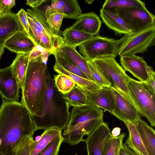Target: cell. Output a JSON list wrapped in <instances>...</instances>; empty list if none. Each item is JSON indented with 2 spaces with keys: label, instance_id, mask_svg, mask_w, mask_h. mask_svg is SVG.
Here are the masks:
<instances>
[{
  "label": "cell",
  "instance_id": "obj_9",
  "mask_svg": "<svg viewBox=\"0 0 155 155\" xmlns=\"http://www.w3.org/2000/svg\"><path fill=\"white\" fill-rule=\"evenodd\" d=\"M113 9L132 32L139 31L155 25V16L147 9L146 6Z\"/></svg>",
  "mask_w": 155,
  "mask_h": 155
},
{
  "label": "cell",
  "instance_id": "obj_7",
  "mask_svg": "<svg viewBox=\"0 0 155 155\" xmlns=\"http://www.w3.org/2000/svg\"><path fill=\"white\" fill-rule=\"evenodd\" d=\"M122 41V38L116 40L97 35L78 47L80 53L88 61L108 57L115 58L118 55L119 46Z\"/></svg>",
  "mask_w": 155,
  "mask_h": 155
},
{
  "label": "cell",
  "instance_id": "obj_28",
  "mask_svg": "<svg viewBox=\"0 0 155 155\" xmlns=\"http://www.w3.org/2000/svg\"><path fill=\"white\" fill-rule=\"evenodd\" d=\"M62 35L64 44L75 48L94 36L84 32L72 29L71 26L64 30Z\"/></svg>",
  "mask_w": 155,
  "mask_h": 155
},
{
  "label": "cell",
  "instance_id": "obj_45",
  "mask_svg": "<svg viewBox=\"0 0 155 155\" xmlns=\"http://www.w3.org/2000/svg\"><path fill=\"white\" fill-rule=\"evenodd\" d=\"M5 47L4 46H0V61L1 56L4 53L5 50Z\"/></svg>",
  "mask_w": 155,
  "mask_h": 155
},
{
  "label": "cell",
  "instance_id": "obj_4",
  "mask_svg": "<svg viewBox=\"0 0 155 155\" xmlns=\"http://www.w3.org/2000/svg\"><path fill=\"white\" fill-rule=\"evenodd\" d=\"M102 109L92 105L73 107L70 120L61 135L63 142L75 145L84 141L83 137L90 134L103 122Z\"/></svg>",
  "mask_w": 155,
  "mask_h": 155
},
{
  "label": "cell",
  "instance_id": "obj_19",
  "mask_svg": "<svg viewBox=\"0 0 155 155\" xmlns=\"http://www.w3.org/2000/svg\"><path fill=\"white\" fill-rule=\"evenodd\" d=\"M22 29L15 13L0 16V46L18 31Z\"/></svg>",
  "mask_w": 155,
  "mask_h": 155
},
{
  "label": "cell",
  "instance_id": "obj_20",
  "mask_svg": "<svg viewBox=\"0 0 155 155\" xmlns=\"http://www.w3.org/2000/svg\"><path fill=\"white\" fill-rule=\"evenodd\" d=\"M26 14L47 35L60 47L64 44L61 36L56 35L53 32L46 19L45 13L38 8L28 9Z\"/></svg>",
  "mask_w": 155,
  "mask_h": 155
},
{
  "label": "cell",
  "instance_id": "obj_21",
  "mask_svg": "<svg viewBox=\"0 0 155 155\" xmlns=\"http://www.w3.org/2000/svg\"><path fill=\"white\" fill-rule=\"evenodd\" d=\"M57 50L60 53L68 58L79 68L89 80L95 82L89 69L87 60L78 52L75 47L63 44Z\"/></svg>",
  "mask_w": 155,
  "mask_h": 155
},
{
  "label": "cell",
  "instance_id": "obj_8",
  "mask_svg": "<svg viewBox=\"0 0 155 155\" xmlns=\"http://www.w3.org/2000/svg\"><path fill=\"white\" fill-rule=\"evenodd\" d=\"M128 86L137 104L141 115L145 117L150 125L155 126V93L150 90L144 82L129 77Z\"/></svg>",
  "mask_w": 155,
  "mask_h": 155
},
{
  "label": "cell",
  "instance_id": "obj_36",
  "mask_svg": "<svg viewBox=\"0 0 155 155\" xmlns=\"http://www.w3.org/2000/svg\"><path fill=\"white\" fill-rule=\"evenodd\" d=\"M63 140L62 135L58 136L51 141L38 155H58Z\"/></svg>",
  "mask_w": 155,
  "mask_h": 155
},
{
  "label": "cell",
  "instance_id": "obj_27",
  "mask_svg": "<svg viewBox=\"0 0 155 155\" xmlns=\"http://www.w3.org/2000/svg\"><path fill=\"white\" fill-rule=\"evenodd\" d=\"M62 131L56 128L45 130L38 141L33 140L30 155H38L51 141L61 135Z\"/></svg>",
  "mask_w": 155,
  "mask_h": 155
},
{
  "label": "cell",
  "instance_id": "obj_41",
  "mask_svg": "<svg viewBox=\"0 0 155 155\" xmlns=\"http://www.w3.org/2000/svg\"><path fill=\"white\" fill-rule=\"evenodd\" d=\"M47 2L46 0H27L26 4L32 8H38L42 4Z\"/></svg>",
  "mask_w": 155,
  "mask_h": 155
},
{
  "label": "cell",
  "instance_id": "obj_32",
  "mask_svg": "<svg viewBox=\"0 0 155 155\" xmlns=\"http://www.w3.org/2000/svg\"><path fill=\"white\" fill-rule=\"evenodd\" d=\"M134 6L145 7L146 5L144 2L140 0H106L102 8L108 9Z\"/></svg>",
  "mask_w": 155,
  "mask_h": 155
},
{
  "label": "cell",
  "instance_id": "obj_17",
  "mask_svg": "<svg viewBox=\"0 0 155 155\" xmlns=\"http://www.w3.org/2000/svg\"><path fill=\"white\" fill-rule=\"evenodd\" d=\"M101 24V21L98 15L94 12H90L82 14L71 27L95 36L98 35Z\"/></svg>",
  "mask_w": 155,
  "mask_h": 155
},
{
  "label": "cell",
  "instance_id": "obj_13",
  "mask_svg": "<svg viewBox=\"0 0 155 155\" xmlns=\"http://www.w3.org/2000/svg\"><path fill=\"white\" fill-rule=\"evenodd\" d=\"M114 90L115 103L112 114L124 122L129 121L135 124L140 118V114L135 107L120 93L116 90Z\"/></svg>",
  "mask_w": 155,
  "mask_h": 155
},
{
  "label": "cell",
  "instance_id": "obj_34",
  "mask_svg": "<svg viewBox=\"0 0 155 155\" xmlns=\"http://www.w3.org/2000/svg\"><path fill=\"white\" fill-rule=\"evenodd\" d=\"M87 64L95 82L101 87H111V84L101 70L92 61L87 60Z\"/></svg>",
  "mask_w": 155,
  "mask_h": 155
},
{
  "label": "cell",
  "instance_id": "obj_14",
  "mask_svg": "<svg viewBox=\"0 0 155 155\" xmlns=\"http://www.w3.org/2000/svg\"><path fill=\"white\" fill-rule=\"evenodd\" d=\"M84 90L90 105L103 109L112 114L115 103L113 89L110 87H104L91 92Z\"/></svg>",
  "mask_w": 155,
  "mask_h": 155
},
{
  "label": "cell",
  "instance_id": "obj_3",
  "mask_svg": "<svg viewBox=\"0 0 155 155\" xmlns=\"http://www.w3.org/2000/svg\"><path fill=\"white\" fill-rule=\"evenodd\" d=\"M45 105L41 117L31 116L36 130L56 128L62 131L69 122V106L59 91L48 71Z\"/></svg>",
  "mask_w": 155,
  "mask_h": 155
},
{
  "label": "cell",
  "instance_id": "obj_10",
  "mask_svg": "<svg viewBox=\"0 0 155 155\" xmlns=\"http://www.w3.org/2000/svg\"><path fill=\"white\" fill-rule=\"evenodd\" d=\"M112 136L107 123L102 122L84 139L87 155H105L106 144Z\"/></svg>",
  "mask_w": 155,
  "mask_h": 155
},
{
  "label": "cell",
  "instance_id": "obj_43",
  "mask_svg": "<svg viewBox=\"0 0 155 155\" xmlns=\"http://www.w3.org/2000/svg\"><path fill=\"white\" fill-rule=\"evenodd\" d=\"M123 146L127 155H137L132 150L127 147L124 143H123Z\"/></svg>",
  "mask_w": 155,
  "mask_h": 155
},
{
  "label": "cell",
  "instance_id": "obj_5",
  "mask_svg": "<svg viewBox=\"0 0 155 155\" xmlns=\"http://www.w3.org/2000/svg\"><path fill=\"white\" fill-rule=\"evenodd\" d=\"M110 82V87L120 93L139 111V108L130 92L127 82L130 77L113 57H106L92 61Z\"/></svg>",
  "mask_w": 155,
  "mask_h": 155
},
{
  "label": "cell",
  "instance_id": "obj_38",
  "mask_svg": "<svg viewBox=\"0 0 155 155\" xmlns=\"http://www.w3.org/2000/svg\"><path fill=\"white\" fill-rule=\"evenodd\" d=\"M15 5V0H0V16L14 13L12 9Z\"/></svg>",
  "mask_w": 155,
  "mask_h": 155
},
{
  "label": "cell",
  "instance_id": "obj_49",
  "mask_svg": "<svg viewBox=\"0 0 155 155\" xmlns=\"http://www.w3.org/2000/svg\"><path fill=\"white\" fill-rule=\"evenodd\" d=\"M1 140L0 139V145H1Z\"/></svg>",
  "mask_w": 155,
  "mask_h": 155
},
{
  "label": "cell",
  "instance_id": "obj_30",
  "mask_svg": "<svg viewBox=\"0 0 155 155\" xmlns=\"http://www.w3.org/2000/svg\"><path fill=\"white\" fill-rule=\"evenodd\" d=\"M45 15L46 21L54 33L58 36L63 35V32L60 30V28L65 15L55 10L51 6L47 8Z\"/></svg>",
  "mask_w": 155,
  "mask_h": 155
},
{
  "label": "cell",
  "instance_id": "obj_35",
  "mask_svg": "<svg viewBox=\"0 0 155 155\" xmlns=\"http://www.w3.org/2000/svg\"><path fill=\"white\" fill-rule=\"evenodd\" d=\"M125 136V133H122L117 137L112 135L106 144L105 155H116L120 150Z\"/></svg>",
  "mask_w": 155,
  "mask_h": 155
},
{
  "label": "cell",
  "instance_id": "obj_11",
  "mask_svg": "<svg viewBox=\"0 0 155 155\" xmlns=\"http://www.w3.org/2000/svg\"><path fill=\"white\" fill-rule=\"evenodd\" d=\"M120 57V64L125 71L129 72L140 81H147L154 71L152 67L147 64L143 57L127 55Z\"/></svg>",
  "mask_w": 155,
  "mask_h": 155
},
{
  "label": "cell",
  "instance_id": "obj_29",
  "mask_svg": "<svg viewBox=\"0 0 155 155\" xmlns=\"http://www.w3.org/2000/svg\"><path fill=\"white\" fill-rule=\"evenodd\" d=\"M63 97L69 107H80L90 105L86 92L83 89L77 85Z\"/></svg>",
  "mask_w": 155,
  "mask_h": 155
},
{
  "label": "cell",
  "instance_id": "obj_24",
  "mask_svg": "<svg viewBox=\"0 0 155 155\" xmlns=\"http://www.w3.org/2000/svg\"><path fill=\"white\" fill-rule=\"evenodd\" d=\"M124 123L129 133L124 144L137 155H149L135 124L129 121Z\"/></svg>",
  "mask_w": 155,
  "mask_h": 155
},
{
  "label": "cell",
  "instance_id": "obj_6",
  "mask_svg": "<svg viewBox=\"0 0 155 155\" xmlns=\"http://www.w3.org/2000/svg\"><path fill=\"white\" fill-rule=\"evenodd\" d=\"M123 41L118 49V55L143 54L155 45V25L136 32H131L122 37Z\"/></svg>",
  "mask_w": 155,
  "mask_h": 155
},
{
  "label": "cell",
  "instance_id": "obj_26",
  "mask_svg": "<svg viewBox=\"0 0 155 155\" xmlns=\"http://www.w3.org/2000/svg\"><path fill=\"white\" fill-rule=\"evenodd\" d=\"M54 69L56 72L59 74L68 76L74 81L77 85L88 91H95L102 88L94 82L67 71L56 62L54 66Z\"/></svg>",
  "mask_w": 155,
  "mask_h": 155
},
{
  "label": "cell",
  "instance_id": "obj_12",
  "mask_svg": "<svg viewBox=\"0 0 155 155\" xmlns=\"http://www.w3.org/2000/svg\"><path fill=\"white\" fill-rule=\"evenodd\" d=\"M20 88L10 66L0 69V94L2 99L12 102H18Z\"/></svg>",
  "mask_w": 155,
  "mask_h": 155
},
{
  "label": "cell",
  "instance_id": "obj_47",
  "mask_svg": "<svg viewBox=\"0 0 155 155\" xmlns=\"http://www.w3.org/2000/svg\"><path fill=\"white\" fill-rule=\"evenodd\" d=\"M0 155H4L3 153L0 151Z\"/></svg>",
  "mask_w": 155,
  "mask_h": 155
},
{
  "label": "cell",
  "instance_id": "obj_18",
  "mask_svg": "<svg viewBox=\"0 0 155 155\" xmlns=\"http://www.w3.org/2000/svg\"><path fill=\"white\" fill-rule=\"evenodd\" d=\"M100 16L107 27L118 34H127L131 30L114 9H100Z\"/></svg>",
  "mask_w": 155,
  "mask_h": 155
},
{
  "label": "cell",
  "instance_id": "obj_40",
  "mask_svg": "<svg viewBox=\"0 0 155 155\" xmlns=\"http://www.w3.org/2000/svg\"><path fill=\"white\" fill-rule=\"evenodd\" d=\"M144 82L148 88L155 93V72L154 71L151 73L148 80Z\"/></svg>",
  "mask_w": 155,
  "mask_h": 155
},
{
  "label": "cell",
  "instance_id": "obj_46",
  "mask_svg": "<svg viewBox=\"0 0 155 155\" xmlns=\"http://www.w3.org/2000/svg\"><path fill=\"white\" fill-rule=\"evenodd\" d=\"M85 2L88 4H91L93 3L94 0H87L85 1Z\"/></svg>",
  "mask_w": 155,
  "mask_h": 155
},
{
  "label": "cell",
  "instance_id": "obj_25",
  "mask_svg": "<svg viewBox=\"0 0 155 155\" xmlns=\"http://www.w3.org/2000/svg\"><path fill=\"white\" fill-rule=\"evenodd\" d=\"M31 52L17 54L10 65L20 89L22 88L24 81Z\"/></svg>",
  "mask_w": 155,
  "mask_h": 155
},
{
  "label": "cell",
  "instance_id": "obj_2",
  "mask_svg": "<svg viewBox=\"0 0 155 155\" xmlns=\"http://www.w3.org/2000/svg\"><path fill=\"white\" fill-rule=\"evenodd\" d=\"M48 70L43 54L29 58L20 102L31 116L41 117L45 103Z\"/></svg>",
  "mask_w": 155,
  "mask_h": 155
},
{
  "label": "cell",
  "instance_id": "obj_23",
  "mask_svg": "<svg viewBox=\"0 0 155 155\" xmlns=\"http://www.w3.org/2000/svg\"><path fill=\"white\" fill-rule=\"evenodd\" d=\"M149 155H155V132L140 118L134 124Z\"/></svg>",
  "mask_w": 155,
  "mask_h": 155
},
{
  "label": "cell",
  "instance_id": "obj_37",
  "mask_svg": "<svg viewBox=\"0 0 155 155\" xmlns=\"http://www.w3.org/2000/svg\"><path fill=\"white\" fill-rule=\"evenodd\" d=\"M16 14L22 29L31 38L29 31V25L26 11L23 8H21Z\"/></svg>",
  "mask_w": 155,
  "mask_h": 155
},
{
  "label": "cell",
  "instance_id": "obj_33",
  "mask_svg": "<svg viewBox=\"0 0 155 155\" xmlns=\"http://www.w3.org/2000/svg\"><path fill=\"white\" fill-rule=\"evenodd\" d=\"M53 79L58 91L63 94H66L72 89L76 85L74 81L68 76L62 74L54 75Z\"/></svg>",
  "mask_w": 155,
  "mask_h": 155
},
{
  "label": "cell",
  "instance_id": "obj_22",
  "mask_svg": "<svg viewBox=\"0 0 155 155\" xmlns=\"http://www.w3.org/2000/svg\"><path fill=\"white\" fill-rule=\"evenodd\" d=\"M51 5L55 10L63 14L65 18L77 20L82 11L77 0H52Z\"/></svg>",
  "mask_w": 155,
  "mask_h": 155
},
{
  "label": "cell",
  "instance_id": "obj_31",
  "mask_svg": "<svg viewBox=\"0 0 155 155\" xmlns=\"http://www.w3.org/2000/svg\"><path fill=\"white\" fill-rule=\"evenodd\" d=\"M54 55L55 59V62L64 69L72 73L88 79L86 74L79 68L68 58L60 53L57 50Z\"/></svg>",
  "mask_w": 155,
  "mask_h": 155
},
{
  "label": "cell",
  "instance_id": "obj_15",
  "mask_svg": "<svg viewBox=\"0 0 155 155\" xmlns=\"http://www.w3.org/2000/svg\"><path fill=\"white\" fill-rule=\"evenodd\" d=\"M3 46L5 48L17 54L30 52L37 46L22 29L7 39Z\"/></svg>",
  "mask_w": 155,
  "mask_h": 155
},
{
  "label": "cell",
  "instance_id": "obj_42",
  "mask_svg": "<svg viewBox=\"0 0 155 155\" xmlns=\"http://www.w3.org/2000/svg\"><path fill=\"white\" fill-rule=\"evenodd\" d=\"M121 130L120 128L116 127L113 129L111 133L113 136L117 137L120 134Z\"/></svg>",
  "mask_w": 155,
  "mask_h": 155
},
{
  "label": "cell",
  "instance_id": "obj_39",
  "mask_svg": "<svg viewBox=\"0 0 155 155\" xmlns=\"http://www.w3.org/2000/svg\"><path fill=\"white\" fill-rule=\"evenodd\" d=\"M33 140V136L29 137L22 146L18 155H30Z\"/></svg>",
  "mask_w": 155,
  "mask_h": 155
},
{
  "label": "cell",
  "instance_id": "obj_44",
  "mask_svg": "<svg viewBox=\"0 0 155 155\" xmlns=\"http://www.w3.org/2000/svg\"><path fill=\"white\" fill-rule=\"evenodd\" d=\"M120 155H127L123 146V144L120 150Z\"/></svg>",
  "mask_w": 155,
  "mask_h": 155
},
{
  "label": "cell",
  "instance_id": "obj_1",
  "mask_svg": "<svg viewBox=\"0 0 155 155\" xmlns=\"http://www.w3.org/2000/svg\"><path fill=\"white\" fill-rule=\"evenodd\" d=\"M36 131L31 114L20 102L2 99L0 107V151L4 155H18L25 141Z\"/></svg>",
  "mask_w": 155,
  "mask_h": 155
},
{
  "label": "cell",
  "instance_id": "obj_48",
  "mask_svg": "<svg viewBox=\"0 0 155 155\" xmlns=\"http://www.w3.org/2000/svg\"><path fill=\"white\" fill-rule=\"evenodd\" d=\"M116 155H120V151L116 154Z\"/></svg>",
  "mask_w": 155,
  "mask_h": 155
},
{
  "label": "cell",
  "instance_id": "obj_16",
  "mask_svg": "<svg viewBox=\"0 0 155 155\" xmlns=\"http://www.w3.org/2000/svg\"><path fill=\"white\" fill-rule=\"evenodd\" d=\"M27 15L31 38L35 45L45 50L49 54L53 55L59 48L58 45L35 24Z\"/></svg>",
  "mask_w": 155,
  "mask_h": 155
}]
</instances>
